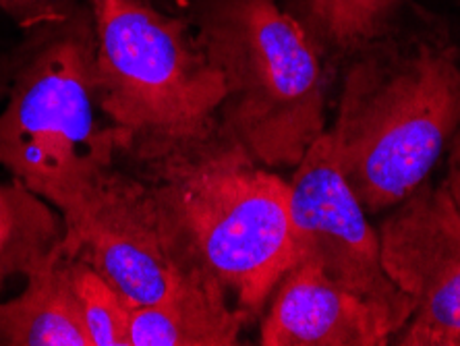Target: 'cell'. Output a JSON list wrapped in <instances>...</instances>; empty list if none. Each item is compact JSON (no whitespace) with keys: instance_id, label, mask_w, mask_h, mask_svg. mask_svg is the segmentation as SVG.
Here are the masks:
<instances>
[{"instance_id":"obj_1","label":"cell","mask_w":460,"mask_h":346,"mask_svg":"<svg viewBox=\"0 0 460 346\" xmlns=\"http://www.w3.org/2000/svg\"><path fill=\"white\" fill-rule=\"evenodd\" d=\"M137 160L195 262L253 320L296 263L288 182L220 125L206 139Z\"/></svg>"},{"instance_id":"obj_2","label":"cell","mask_w":460,"mask_h":346,"mask_svg":"<svg viewBox=\"0 0 460 346\" xmlns=\"http://www.w3.org/2000/svg\"><path fill=\"white\" fill-rule=\"evenodd\" d=\"M102 117L92 15L75 11L22 44L0 111V166L60 214L71 212L125 152L119 129Z\"/></svg>"},{"instance_id":"obj_3","label":"cell","mask_w":460,"mask_h":346,"mask_svg":"<svg viewBox=\"0 0 460 346\" xmlns=\"http://www.w3.org/2000/svg\"><path fill=\"white\" fill-rule=\"evenodd\" d=\"M458 127V54L421 44L398 58L355 65L328 135L357 200L377 212L425 182Z\"/></svg>"},{"instance_id":"obj_4","label":"cell","mask_w":460,"mask_h":346,"mask_svg":"<svg viewBox=\"0 0 460 346\" xmlns=\"http://www.w3.org/2000/svg\"><path fill=\"white\" fill-rule=\"evenodd\" d=\"M198 42L220 71V129L263 166H296L326 133L314 40L276 0H204Z\"/></svg>"},{"instance_id":"obj_5","label":"cell","mask_w":460,"mask_h":346,"mask_svg":"<svg viewBox=\"0 0 460 346\" xmlns=\"http://www.w3.org/2000/svg\"><path fill=\"white\" fill-rule=\"evenodd\" d=\"M90 15L98 102L125 152L139 158L216 131L225 79L179 19L147 0H90Z\"/></svg>"},{"instance_id":"obj_6","label":"cell","mask_w":460,"mask_h":346,"mask_svg":"<svg viewBox=\"0 0 460 346\" xmlns=\"http://www.w3.org/2000/svg\"><path fill=\"white\" fill-rule=\"evenodd\" d=\"M63 224L65 253L90 263L131 309L164 301L209 276L147 179L111 168L63 214Z\"/></svg>"},{"instance_id":"obj_7","label":"cell","mask_w":460,"mask_h":346,"mask_svg":"<svg viewBox=\"0 0 460 346\" xmlns=\"http://www.w3.org/2000/svg\"><path fill=\"white\" fill-rule=\"evenodd\" d=\"M295 168L288 189L296 262L317 263L341 287L388 311L402 330L412 303L385 274L380 236L338 166L328 131Z\"/></svg>"},{"instance_id":"obj_8","label":"cell","mask_w":460,"mask_h":346,"mask_svg":"<svg viewBox=\"0 0 460 346\" xmlns=\"http://www.w3.org/2000/svg\"><path fill=\"white\" fill-rule=\"evenodd\" d=\"M385 274L411 298L404 346H460V212L444 185L421 182L380 228Z\"/></svg>"},{"instance_id":"obj_9","label":"cell","mask_w":460,"mask_h":346,"mask_svg":"<svg viewBox=\"0 0 460 346\" xmlns=\"http://www.w3.org/2000/svg\"><path fill=\"white\" fill-rule=\"evenodd\" d=\"M401 332L388 311L350 293L314 262H296L274 290L263 346H384Z\"/></svg>"},{"instance_id":"obj_10","label":"cell","mask_w":460,"mask_h":346,"mask_svg":"<svg viewBox=\"0 0 460 346\" xmlns=\"http://www.w3.org/2000/svg\"><path fill=\"white\" fill-rule=\"evenodd\" d=\"M25 280L22 295L0 301V346H90L63 241Z\"/></svg>"},{"instance_id":"obj_11","label":"cell","mask_w":460,"mask_h":346,"mask_svg":"<svg viewBox=\"0 0 460 346\" xmlns=\"http://www.w3.org/2000/svg\"><path fill=\"white\" fill-rule=\"evenodd\" d=\"M249 320L225 287L201 276L164 301L131 311V346H233Z\"/></svg>"},{"instance_id":"obj_12","label":"cell","mask_w":460,"mask_h":346,"mask_svg":"<svg viewBox=\"0 0 460 346\" xmlns=\"http://www.w3.org/2000/svg\"><path fill=\"white\" fill-rule=\"evenodd\" d=\"M65 224L22 181L0 182V293L63 241Z\"/></svg>"},{"instance_id":"obj_13","label":"cell","mask_w":460,"mask_h":346,"mask_svg":"<svg viewBox=\"0 0 460 346\" xmlns=\"http://www.w3.org/2000/svg\"><path fill=\"white\" fill-rule=\"evenodd\" d=\"M73 293L77 297L90 346H131V307L90 263L69 257Z\"/></svg>"},{"instance_id":"obj_14","label":"cell","mask_w":460,"mask_h":346,"mask_svg":"<svg viewBox=\"0 0 460 346\" xmlns=\"http://www.w3.org/2000/svg\"><path fill=\"white\" fill-rule=\"evenodd\" d=\"M317 33L341 49L361 46L380 31L402 0H299Z\"/></svg>"},{"instance_id":"obj_15","label":"cell","mask_w":460,"mask_h":346,"mask_svg":"<svg viewBox=\"0 0 460 346\" xmlns=\"http://www.w3.org/2000/svg\"><path fill=\"white\" fill-rule=\"evenodd\" d=\"M0 11L19 27L33 31L63 23L77 9H73V0H0Z\"/></svg>"},{"instance_id":"obj_16","label":"cell","mask_w":460,"mask_h":346,"mask_svg":"<svg viewBox=\"0 0 460 346\" xmlns=\"http://www.w3.org/2000/svg\"><path fill=\"white\" fill-rule=\"evenodd\" d=\"M446 191L450 193L452 201H455L456 209L460 212V127L450 141V154H448V176L444 181Z\"/></svg>"},{"instance_id":"obj_17","label":"cell","mask_w":460,"mask_h":346,"mask_svg":"<svg viewBox=\"0 0 460 346\" xmlns=\"http://www.w3.org/2000/svg\"><path fill=\"white\" fill-rule=\"evenodd\" d=\"M19 60H22V46L0 52V104H3L6 93H9L13 75L17 71Z\"/></svg>"}]
</instances>
